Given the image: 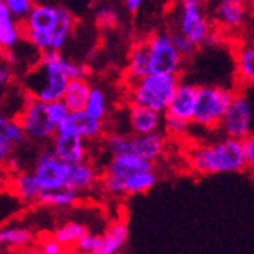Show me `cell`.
<instances>
[{"label": "cell", "instance_id": "ba28073f", "mask_svg": "<svg viewBox=\"0 0 254 254\" xmlns=\"http://www.w3.org/2000/svg\"><path fill=\"white\" fill-rule=\"evenodd\" d=\"M150 74H179L183 56L175 48L172 34L155 33L147 39Z\"/></svg>", "mask_w": 254, "mask_h": 254}, {"label": "cell", "instance_id": "44dd1931", "mask_svg": "<svg viewBox=\"0 0 254 254\" xmlns=\"http://www.w3.org/2000/svg\"><path fill=\"white\" fill-rule=\"evenodd\" d=\"M154 164L155 163L129 154V155H120V157H110L103 172L110 174V175H118V177H127V175L139 172V171L155 169Z\"/></svg>", "mask_w": 254, "mask_h": 254}, {"label": "cell", "instance_id": "7a4b0ae2", "mask_svg": "<svg viewBox=\"0 0 254 254\" xmlns=\"http://www.w3.org/2000/svg\"><path fill=\"white\" fill-rule=\"evenodd\" d=\"M70 78L62 67L59 52H42L39 62L23 79L27 93L44 103H55L64 98Z\"/></svg>", "mask_w": 254, "mask_h": 254}, {"label": "cell", "instance_id": "4dcf8cb0", "mask_svg": "<svg viewBox=\"0 0 254 254\" xmlns=\"http://www.w3.org/2000/svg\"><path fill=\"white\" fill-rule=\"evenodd\" d=\"M85 112L103 121L107 117V98H106V93L101 90L99 87H92L90 96H88L87 106H85Z\"/></svg>", "mask_w": 254, "mask_h": 254}, {"label": "cell", "instance_id": "d6a6232c", "mask_svg": "<svg viewBox=\"0 0 254 254\" xmlns=\"http://www.w3.org/2000/svg\"><path fill=\"white\" fill-rule=\"evenodd\" d=\"M2 3L9 9V12L14 16L19 22H23L27 16L31 12L34 3L33 0H2Z\"/></svg>", "mask_w": 254, "mask_h": 254}, {"label": "cell", "instance_id": "f1b7e54d", "mask_svg": "<svg viewBox=\"0 0 254 254\" xmlns=\"http://www.w3.org/2000/svg\"><path fill=\"white\" fill-rule=\"evenodd\" d=\"M85 233H88V231H87V228L82 223L65 222V223H62L61 226H58L56 230L52 233V236L65 248H74V245L79 242V239Z\"/></svg>", "mask_w": 254, "mask_h": 254}, {"label": "cell", "instance_id": "ab89813d", "mask_svg": "<svg viewBox=\"0 0 254 254\" xmlns=\"http://www.w3.org/2000/svg\"><path fill=\"white\" fill-rule=\"evenodd\" d=\"M244 144V154L247 161V169L254 174V133L251 132L247 138L242 139Z\"/></svg>", "mask_w": 254, "mask_h": 254}, {"label": "cell", "instance_id": "3957f363", "mask_svg": "<svg viewBox=\"0 0 254 254\" xmlns=\"http://www.w3.org/2000/svg\"><path fill=\"white\" fill-rule=\"evenodd\" d=\"M179 82L177 74H147L129 84V104L166 113Z\"/></svg>", "mask_w": 254, "mask_h": 254}, {"label": "cell", "instance_id": "30bf717a", "mask_svg": "<svg viewBox=\"0 0 254 254\" xmlns=\"http://www.w3.org/2000/svg\"><path fill=\"white\" fill-rule=\"evenodd\" d=\"M251 120L253 110L250 101L245 95L237 92L219 126V130L223 136L244 139L251 133Z\"/></svg>", "mask_w": 254, "mask_h": 254}, {"label": "cell", "instance_id": "d4e9b609", "mask_svg": "<svg viewBox=\"0 0 254 254\" xmlns=\"http://www.w3.org/2000/svg\"><path fill=\"white\" fill-rule=\"evenodd\" d=\"M215 17L228 28L240 27L247 17V3L245 0H220L217 9H215Z\"/></svg>", "mask_w": 254, "mask_h": 254}, {"label": "cell", "instance_id": "74e56055", "mask_svg": "<svg viewBox=\"0 0 254 254\" xmlns=\"http://www.w3.org/2000/svg\"><path fill=\"white\" fill-rule=\"evenodd\" d=\"M48 110H50V117H52L56 126L61 124L64 120H67L71 113V110L68 109V106L65 104L64 99L55 101V103H48Z\"/></svg>", "mask_w": 254, "mask_h": 254}, {"label": "cell", "instance_id": "603a6c76", "mask_svg": "<svg viewBox=\"0 0 254 254\" xmlns=\"http://www.w3.org/2000/svg\"><path fill=\"white\" fill-rule=\"evenodd\" d=\"M129 239V230L124 220H115L101 234V247L96 254H120Z\"/></svg>", "mask_w": 254, "mask_h": 254}, {"label": "cell", "instance_id": "277c9868", "mask_svg": "<svg viewBox=\"0 0 254 254\" xmlns=\"http://www.w3.org/2000/svg\"><path fill=\"white\" fill-rule=\"evenodd\" d=\"M59 20V6L34 5L22 22V37L41 52H59L56 44Z\"/></svg>", "mask_w": 254, "mask_h": 254}, {"label": "cell", "instance_id": "836d02e7", "mask_svg": "<svg viewBox=\"0 0 254 254\" xmlns=\"http://www.w3.org/2000/svg\"><path fill=\"white\" fill-rule=\"evenodd\" d=\"M101 247V236L92 234V233H85L79 242L74 245V253L78 254H96Z\"/></svg>", "mask_w": 254, "mask_h": 254}, {"label": "cell", "instance_id": "b9f144b4", "mask_svg": "<svg viewBox=\"0 0 254 254\" xmlns=\"http://www.w3.org/2000/svg\"><path fill=\"white\" fill-rule=\"evenodd\" d=\"M144 2V0H124V3H126V8L129 9V11H136L139 6H141V3Z\"/></svg>", "mask_w": 254, "mask_h": 254}, {"label": "cell", "instance_id": "d590c367", "mask_svg": "<svg viewBox=\"0 0 254 254\" xmlns=\"http://www.w3.org/2000/svg\"><path fill=\"white\" fill-rule=\"evenodd\" d=\"M172 41H174V45L175 48L179 50V53L185 58H189L195 53V48H197V44H194L192 41L189 39L188 36H185L183 33L177 31L172 34Z\"/></svg>", "mask_w": 254, "mask_h": 254}, {"label": "cell", "instance_id": "4316f807", "mask_svg": "<svg viewBox=\"0 0 254 254\" xmlns=\"http://www.w3.org/2000/svg\"><path fill=\"white\" fill-rule=\"evenodd\" d=\"M90 92L92 85L88 84L87 79H70L62 99L65 101V104L71 112H81L85 110Z\"/></svg>", "mask_w": 254, "mask_h": 254}, {"label": "cell", "instance_id": "8992f818", "mask_svg": "<svg viewBox=\"0 0 254 254\" xmlns=\"http://www.w3.org/2000/svg\"><path fill=\"white\" fill-rule=\"evenodd\" d=\"M16 118L20 123L25 135L31 141H52L58 132V126L50 117L48 103H44V101L33 98L30 95L25 99L22 110L17 113Z\"/></svg>", "mask_w": 254, "mask_h": 254}, {"label": "cell", "instance_id": "2e32d148", "mask_svg": "<svg viewBox=\"0 0 254 254\" xmlns=\"http://www.w3.org/2000/svg\"><path fill=\"white\" fill-rule=\"evenodd\" d=\"M164 150H166V135L160 130L146 135L132 133V155L155 163L163 157Z\"/></svg>", "mask_w": 254, "mask_h": 254}, {"label": "cell", "instance_id": "9c48e42d", "mask_svg": "<svg viewBox=\"0 0 254 254\" xmlns=\"http://www.w3.org/2000/svg\"><path fill=\"white\" fill-rule=\"evenodd\" d=\"M68 171L70 164L62 161L53 147H45L39 155L36 157L33 164V174L36 177L41 189L55 188L61 185H68Z\"/></svg>", "mask_w": 254, "mask_h": 254}, {"label": "cell", "instance_id": "60d3db41", "mask_svg": "<svg viewBox=\"0 0 254 254\" xmlns=\"http://www.w3.org/2000/svg\"><path fill=\"white\" fill-rule=\"evenodd\" d=\"M9 81H11V70L8 64H5V65L0 67V84L6 85Z\"/></svg>", "mask_w": 254, "mask_h": 254}, {"label": "cell", "instance_id": "5b68a950", "mask_svg": "<svg viewBox=\"0 0 254 254\" xmlns=\"http://www.w3.org/2000/svg\"><path fill=\"white\" fill-rule=\"evenodd\" d=\"M237 92L231 88L201 85L198 87L197 104L192 117V123L203 129H219L228 107L231 106Z\"/></svg>", "mask_w": 254, "mask_h": 254}, {"label": "cell", "instance_id": "d6986e66", "mask_svg": "<svg viewBox=\"0 0 254 254\" xmlns=\"http://www.w3.org/2000/svg\"><path fill=\"white\" fill-rule=\"evenodd\" d=\"M8 189L12 195L17 197V200L27 203V205L37 203V197L41 192V186L37 183L34 174L28 171L11 174L8 179Z\"/></svg>", "mask_w": 254, "mask_h": 254}, {"label": "cell", "instance_id": "1f68e13d", "mask_svg": "<svg viewBox=\"0 0 254 254\" xmlns=\"http://www.w3.org/2000/svg\"><path fill=\"white\" fill-rule=\"evenodd\" d=\"M163 124H164V132H166V135L179 138V136H183L189 130L190 121H186V120H182V118H177V117L164 113Z\"/></svg>", "mask_w": 254, "mask_h": 254}, {"label": "cell", "instance_id": "e575fe53", "mask_svg": "<svg viewBox=\"0 0 254 254\" xmlns=\"http://www.w3.org/2000/svg\"><path fill=\"white\" fill-rule=\"evenodd\" d=\"M65 251L67 248L59 244L52 234H45L39 239V244H37V253L39 254H65Z\"/></svg>", "mask_w": 254, "mask_h": 254}, {"label": "cell", "instance_id": "9a60e30c", "mask_svg": "<svg viewBox=\"0 0 254 254\" xmlns=\"http://www.w3.org/2000/svg\"><path fill=\"white\" fill-rule=\"evenodd\" d=\"M81 200V192L70 185H61L55 188L41 189L37 205L55 209H68Z\"/></svg>", "mask_w": 254, "mask_h": 254}, {"label": "cell", "instance_id": "4fadbf2b", "mask_svg": "<svg viewBox=\"0 0 254 254\" xmlns=\"http://www.w3.org/2000/svg\"><path fill=\"white\" fill-rule=\"evenodd\" d=\"M52 147L56 152V155L68 164H74L88 158L87 141L76 132H56L52 139Z\"/></svg>", "mask_w": 254, "mask_h": 254}, {"label": "cell", "instance_id": "7c38bea8", "mask_svg": "<svg viewBox=\"0 0 254 254\" xmlns=\"http://www.w3.org/2000/svg\"><path fill=\"white\" fill-rule=\"evenodd\" d=\"M58 132H76L88 143L103 139L106 136V127L103 120H98L85 110H81L71 112L67 120L58 124Z\"/></svg>", "mask_w": 254, "mask_h": 254}, {"label": "cell", "instance_id": "52a82bcc", "mask_svg": "<svg viewBox=\"0 0 254 254\" xmlns=\"http://www.w3.org/2000/svg\"><path fill=\"white\" fill-rule=\"evenodd\" d=\"M157 180H158V175L155 169L139 171L127 177H118V175L101 172L99 188L103 190L104 195L120 198V197L144 194L155 186Z\"/></svg>", "mask_w": 254, "mask_h": 254}, {"label": "cell", "instance_id": "cb8c5ba5", "mask_svg": "<svg viewBox=\"0 0 254 254\" xmlns=\"http://www.w3.org/2000/svg\"><path fill=\"white\" fill-rule=\"evenodd\" d=\"M36 242L34 233L27 226L9 223L0 230V244L8 250H27Z\"/></svg>", "mask_w": 254, "mask_h": 254}, {"label": "cell", "instance_id": "83f0119b", "mask_svg": "<svg viewBox=\"0 0 254 254\" xmlns=\"http://www.w3.org/2000/svg\"><path fill=\"white\" fill-rule=\"evenodd\" d=\"M237 76L244 84H254V44H245L236 52Z\"/></svg>", "mask_w": 254, "mask_h": 254}, {"label": "cell", "instance_id": "e0dca14e", "mask_svg": "<svg viewBox=\"0 0 254 254\" xmlns=\"http://www.w3.org/2000/svg\"><path fill=\"white\" fill-rule=\"evenodd\" d=\"M163 117L160 112H155L144 106L129 104V126L135 135H146L158 132L163 124Z\"/></svg>", "mask_w": 254, "mask_h": 254}, {"label": "cell", "instance_id": "8d00e7d4", "mask_svg": "<svg viewBox=\"0 0 254 254\" xmlns=\"http://www.w3.org/2000/svg\"><path fill=\"white\" fill-rule=\"evenodd\" d=\"M62 67H64V70H65V73L70 79H85L87 67L84 65V64L74 62L68 58L62 56Z\"/></svg>", "mask_w": 254, "mask_h": 254}, {"label": "cell", "instance_id": "f35d334b", "mask_svg": "<svg viewBox=\"0 0 254 254\" xmlns=\"http://www.w3.org/2000/svg\"><path fill=\"white\" fill-rule=\"evenodd\" d=\"M96 20L99 23V27H103V28H112V27H115L117 22H118L117 11L113 9L112 6H103V8H99L98 12H96Z\"/></svg>", "mask_w": 254, "mask_h": 254}, {"label": "cell", "instance_id": "7402d4cb", "mask_svg": "<svg viewBox=\"0 0 254 254\" xmlns=\"http://www.w3.org/2000/svg\"><path fill=\"white\" fill-rule=\"evenodd\" d=\"M150 74V56L147 41L138 42L132 47L129 53V64L126 68V79L127 82H135L138 79Z\"/></svg>", "mask_w": 254, "mask_h": 254}, {"label": "cell", "instance_id": "7bdbcfd3", "mask_svg": "<svg viewBox=\"0 0 254 254\" xmlns=\"http://www.w3.org/2000/svg\"><path fill=\"white\" fill-rule=\"evenodd\" d=\"M37 254H39V253H37Z\"/></svg>", "mask_w": 254, "mask_h": 254}, {"label": "cell", "instance_id": "8fae6325", "mask_svg": "<svg viewBox=\"0 0 254 254\" xmlns=\"http://www.w3.org/2000/svg\"><path fill=\"white\" fill-rule=\"evenodd\" d=\"M177 27L194 44H205L211 28L203 14L201 0H180V17Z\"/></svg>", "mask_w": 254, "mask_h": 254}, {"label": "cell", "instance_id": "ffe728a7", "mask_svg": "<svg viewBox=\"0 0 254 254\" xmlns=\"http://www.w3.org/2000/svg\"><path fill=\"white\" fill-rule=\"evenodd\" d=\"M101 180V172L96 169L95 164L90 160H84L79 163L70 164L68 171V185L78 189L79 192H88L95 188L99 186Z\"/></svg>", "mask_w": 254, "mask_h": 254}, {"label": "cell", "instance_id": "6da1fadb", "mask_svg": "<svg viewBox=\"0 0 254 254\" xmlns=\"http://www.w3.org/2000/svg\"><path fill=\"white\" fill-rule=\"evenodd\" d=\"M186 161L189 169L198 175L247 171L242 139L230 136L192 146L186 154Z\"/></svg>", "mask_w": 254, "mask_h": 254}, {"label": "cell", "instance_id": "f546056e", "mask_svg": "<svg viewBox=\"0 0 254 254\" xmlns=\"http://www.w3.org/2000/svg\"><path fill=\"white\" fill-rule=\"evenodd\" d=\"M104 149L110 157L129 155L132 154V133H118L112 132L106 133L103 138Z\"/></svg>", "mask_w": 254, "mask_h": 254}, {"label": "cell", "instance_id": "484cf974", "mask_svg": "<svg viewBox=\"0 0 254 254\" xmlns=\"http://www.w3.org/2000/svg\"><path fill=\"white\" fill-rule=\"evenodd\" d=\"M22 37V22L11 14L5 3L0 2V45L3 50L14 47Z\"/></svg>", "mask_w": 254, "mask_h": 254}, {"label": "cell", "instance_id": "5bb4252c", "mask_svg": "<svg viewBox=\"0 0 254 254\" xmlns=\"http://www.w3.org/2000/svg\"><path fill=\"white\" fill-rule=\"evenodd\" d=\"M197 93H198V87L180 81L175 88V93L171 99L166 113L192 123L195 104H197Z\"/></svg>", "mask_w": 254, "mask_h": 254}, {"label": "cell", "instance_id": "ac0fdd59", "mask_svg": "<svg viewBox=\"0 0 254 254\" xmlns=\"http://www.w3.org/2000/svg\"><path fill=\"white\" fill-rule=\"evenodd\" d=\"M27 135H25L17 118H0V160L5 163L17 146H20Z\"/></svg>", "mask_w": 254, "mask_h": 254}]
</instances>
